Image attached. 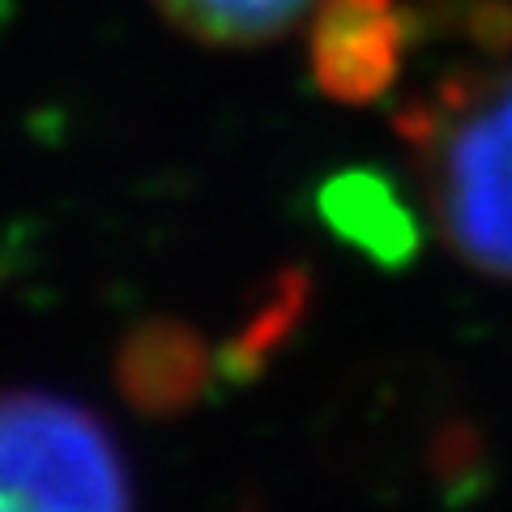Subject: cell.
Masks as SVG:
<instances>
[{"label": "cell", "instance_id": "cell-1", "mask_svg": "<svg viewBox=\"0 0 512 512\" xmlns=\"http://www.w3.org/2000/svg\"><path fill=\"white\" fill-rule=\"evenodd\" d=\"M427 214L461 261L512 278V69H466L397 120Z\"/></svg>", "mask_w": 512, "mask_h": 512}, {"label": "cell", "instance_id": "cell-2", "mask_svg": "<svg viewBox=\"0 0 512 512\" xmlns=\"http://www.w3.org/2000/svg\"><path fill=\"white\" fill-rule=\"evenodd\" d=\"M128 466L86 406L35 389L0 393V508H124Z\"/></svg>", "mask_w": 512, "mask_h": 512}, {"label": "cell", "instance_id": "cell-3", "mask_svg": "<svg viewBox=\"0 0 512 512\" xmlns=\"http://www.w3.org/2000/svg\"><path fill=\"white\" fill-rule=\"evenodd\" d=\"M410 52L402 0H316L308 64L333 103H372L393 86Z\"/></svg>", "mask_w": 512, "mask_h": 512}, {"label": "cell", "instance_id": "cell-4", "mask_svg": "<svg viewBox=\"0 0 512 512\" xmlns=\"http://www.w3.org/2000/svg\"><path fill=\"white\" fill-rule=\"evenodd\" d=\"M120 389L137 410L175 414L188 410L205 393L210 380V355L201 338L175 320H150L120 350Z\"/></svg>", "mask_w": 512, "mask_h": 512}, {"label": "cell", "instance_id": "cell-5", "mask_svg": "<svg viewBox=\"0 0 512 512\" xmlns=\"http://www.w3.org/2000/svg\"><path fill=\"white\" fill-rule=\"evenodd\" d=\"M320 210L342 239L367 248L380 261H397L414 244V222L402 197L376 175H338L320 197Z\"/></svg>", "mask_w": 512, "mask_h": 512}, {"label": "cell", "instance_id": "cell-6", "mask_svg": "<svg viewBox=\"0 0 512 512\" xmlns=\"http://www.w3.org/2000/svg\"><path fill=\"white\" fill-rule=\"evenodd\" d=\"M163 18L210 47H261L282 39L316 0H154Z\"/></svg>", "mask_w": 512, "mask_h": 512}]
</instances>
